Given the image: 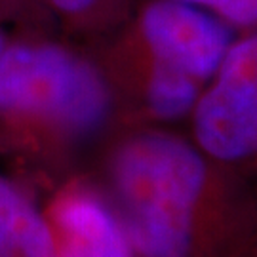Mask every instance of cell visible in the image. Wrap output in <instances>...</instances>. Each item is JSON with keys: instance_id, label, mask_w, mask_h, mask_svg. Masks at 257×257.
I'll list each match as a JSON object with an SVG mask.
<instances>
[{"instance_id": "6da1fadb", "label": "cell", "mask_w": 257, "mask_h": 257, "mask_svg": "<svg viewBox=\"0 0 257 257\" xmlns=\"http://www.w3.org/2000/svg\"><path fill=\"white\" fill-rule=\"evenodd\" d=\"M92 177L136 257H257V185L172 128H122L95 153Z\"/></svg>"}, {"instance_id": "7a4b0ae2", "label": "cell", "mask_w": 257, "mask_h": 257, "mask_svg": "<svg viewBox=\"0 0 257 257\" xmlns=\"http://www.w3.org/2000/svg\"><path fill=\"white\" fill-rule=\"evenodd\" d=\"M120 128L109 74L52 42H18L0 57V153L48 187Z\"/></svg>"}, {"instance_id": "3957f363", "label": "cell", "mask_w": 257, "mask_h": 257, "mask_svg": "<svg viewBox=\"0 0 257 257\" xmlns=\"http://www.w3.org/2000/svg\"><path fill=\"white\" fill-rule=\"evenodd\" d=\"M187 122L204 155L257 185V29L230 42Z\"/></svg>"}, {"instance_id": "277c9868", "label": "cell", "mask_w": 257, "mask_h": 257, "mask_svg": "<svg viewBox=\"0 0 257 257\" xmlns=\"http://www.w3.org/2000/svg\"><path fill=\"white\" fill-rule=\"evenodd\" d=\"M230 42L229 25L208 10L181 0H153L139 14L128 50L206 84Z\"/></svg>"}, {"instance_id": "5b68a950", "label": "cell", "mask_w": 257, "mask_h": 257, "mask_svg": "<svg viewBox=\"0 0 257 257\" xmlns=\"http://www.w3.org/2000/svg\"><path fill=\"white\" fill-rule=\"evenodd\" d=\"M42 211L55 257H136L118 211L90 174L74 172L52 185Z\"/></svg>"}, {"instance_id": "8992f818", "label": "cell", "mask_w": 257, "mask_h": 257, "mask_svg": "<svg viewBox=\"0 0 257 257\" xmlns=\"http://www.w3.org/2000/svg\"><path fill=\"white\" fill-rule=\"evenodd\" d=\"M0 257H55L48 221L27 181L0 172Z\"/></svg>"}, {"instance_id": "52a82bcc", "label": "cell", "mask_w": 257, "mask_h": 257, "mask_svg": "<svg viewBox=\"0 0 257 257\" xmlns=\"http://www.w3.org/2000/svg\"><path fill=\"white\" fill-rule=\"evenodd\" d=\"M208 10L227 25L257 27V0H210Z\"/></svg>"}, {"instance_id": "ba28073f", "label": "cell", "mask_w": 257, "mask_h": 257, "mask_svg": "<svg viewBox=\"0 0 257 257\" xmlns=\"http://www.w3.org/2000/svg\"><path fill=\"white\" fill-rule=\"evenodd\" d=\"M99 0H52L55 8L63 14H69V16H80V14H86L90 8H93Z\"/></svg>"}, {"instance_id": "9c48e42d", "label": "cell", "mask_w": 257, "mask_h": 257, "mask_svg": "<svg viewBox=\"0 0 257 257\" xmlns=\"http://www.w3.org/2000/svg\"><path fill=\"white\" fill-rule=\"evenodd\" d=\"M4 50H6V44H4V37L0 35V57H2V54H4Z\"/></svg>"}]
</instances>
